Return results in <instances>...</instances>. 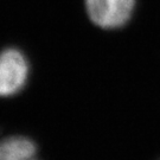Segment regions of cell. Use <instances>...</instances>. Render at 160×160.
Instances as JSON below:
<instances>
[{"instance_id": "7a4b0ae2", "label": "cell", "mask_w": 160, "mask_h": 160, "mask_svg": "<svg viewBox=\"0 0 160 160\" xmlns=\"http://www.w3.org/2000/svg\"><path fill=\"white\" fill-rule=\"evenodd\" d=\"M30 75V64L19 49L7 48L0 52V97H11L23 90Z\"/></svg>"}, {"instance_id": "6da1fadb", "label": "cell", "mask_w": 160, "mask_h": 160, "mask_svg": "<svg viewBox=\"0 0 160 160\" xmlns=\"http://www.w3.org/2000/svg\"><path fill=\"white\" fill-rule=\"evenodd\" d=\"M89 19L104 30L123 28L132 19L137 0H84Z\"/></svg>"}, {"instance_id": "3957f363", "label": "cell", "mask_w": 160, "mask_h": 160, "mask_svg": "<svg viewBox=\"0 0 160 160\" xmlns=\"http://www.w3.org/2000/svg\"><path fill=\"white\" fill-rule=\"evenodd\" d=\"M38 148L32 139L11 135L0 140V160H39Z\"/></svg>"}]
</instances>
